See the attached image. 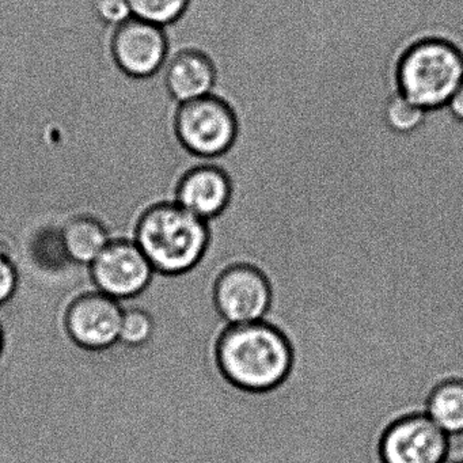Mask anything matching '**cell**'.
I'll return each instance as SVG.
<instances>
[{
	"instance_id": "obj_16",
	"label": "cell",
	"mask_w": 463,
	"mask_h": 463,
	"mask_svg": "<svg viewBox=\"0 0 463 463\" xmlns=\"http://www.w3.org/2000/svg\"><path fill=\"white\" fill-rule=\"evenodd\" d=\"M425 112L427 110L411 104V101L403 99L398 90H395L387 99L384 118L392 131L408 134L424 121Z\"/></svg>"
},
{
	"instance_id": "obj_15",
	"label": "cell",
	"mask_w": 463,
	"mask_h": 463,
	"mask_svg": "<svg viewBox=\"0 0 463 463\" xmlns=\"http://www.w3.org/2000/svg\"><path fill=\"white\" fill-rule=\"evenodd\" d=\"M118 343L128 346H143L150 343L156 333V322L150 313L140 307H123Z\"/></svg>"
},
{
	"instance_id": "obj_3",
	"label": "cell",
	"mask_w": 463,
	"mask_h": 463,
	"mask_svg": "<svg viewBox=\"0 0 463 463\" xmlns=\"http://www.w3.org/2000/svg\"><path fill=\"white\" fill-rule=\"evenodd\" d=\"M462 82L463 52L447 40H419L398 61V93L427 112L447 107Z\"/></svg>"
},
{
	"instance_id": "obj_2",
	"label": "cell",
	"mask_w": 463,
	"mask_h": 463,
	"mask_svg": "<svg viewBox=\"0 0 463 463\" xmlns=\"http://www.w3.org/2000/svg\"><path fill=\"white\" fill-rule=\"evenodd\" d=\"M208 222L175 202L159 203L145 211L135 229L134 241L154 272L178 276L191 272L210 246Z\"/></svg>"
},
{
	"instance_id": "obj_11",
	"label": "cell",
	"mask_w": 463,
	"mask_h": 463,
	"mask_svg": "<svg viewBox=\"0 0 463 463\" xmlns=\"http://www.w3.org/2000/svg\"><path fill=\"white\" fill-rule=\"evenodd\" d=\"M165 83L178 104L211 96L216 86L215 64L210 56L194 48L169 50Z\"/></svg>"
},
{
	"instance_id": "obj_21",
	"label": "cell",
	"mask_w": 463,
	"mask_h": 463,
	"mask_svg": "<svg viewBox=\"0 0 463 463\" xmlns=\"http://www.w3.org/2000/svg\"><path fill=\"white\" fill-rule=\"evenodd\" d=\"M449 463H463V457L459 458V459L451 460Z\"/></svg>"
},
{
	"instance_id": "obj_8",
	"label": "cell",
	"mask_w": 463,
	"mask_h": 463,
	"mask_svg": "<svg viewBox=\"0 0 463 463\" xmlns=\"http://www.w3.org/2000/svg\"><path fill=\"white\" fill-rule=\"evenodd\" d=\"M123 314L120 300L94 289L70 303L64 314V327L80 348L104 351L118 343Z\"/></svg>"
},
{
	"instance_id": "obj_6",
	"label": "cell",
	"mask_w": 463,
	"mask_h": 463,
	"mask_svg": "<svg viewBox=\"0 0 463 463\" xmlns=\"http://www.w3.org/2000/svg\"><path fill=\"white\" fill-rule=\"evenodd\" d=\"M451 438L425 411L406 414L382 433L381 463H449Z\"/></svg>"
},
{
	"instance_id": "obj_17",
	"label": "cell",
	"mask_w": 463,
	"mask_h": 463,
	"mask_svg": "<svg viewBox=\"0 0 463 463\" xmlns=\"http://www.w3.org/2000/svg\"><path fill=\"white\" fill-rule=\"evenodd\" d=\"M97 17L110 26H118L132 17L129 0H93Z\"/></svg>"
},
{
	"instance_id": "obj_4",
	"label": "cell",
	"mask_w": 463,
	"mask_h": 463,
	"mask_svg": "<svg viewBox=\"0 0 463 463\" xmlns=\"http://www.w3.org/2000/svg\"><path fill=\"white\" fill-rule=\"evenodd\" d=\"M175 127L183 147L203 159L229 153L238 137L234 110L215 94L178 105Z\"/></svg>"
},
{
	"instance_id": "obj_7",
	"label": "cell",
	"mask_w": 463,
	"mask_h": 463,
	"mask_svg": "<svg viewBox=\"0 0 463 463\" xmlns=\"http://www.w3.org/2000/svg\"><path fill=\"white\" fill-rule=\"evenodd\" d=\"M97 291L118 300L132 299L146 291L154 269L134 240H112L89 265Z\"/></svg>"
},
{
	"instance_id": "obj_5",
	"label": "cell",
	"mask_w": 463,
	"mask_h": 463,
	"mask_svg": "<svg viewBox=\"0 0 463 463\" xmlns=\"http://www.w3.org/2000/svg\"><path fill=\"white\" fill-rule=\"evenodd\" d=\"M272 303V286L265 273L254 265H230L213 284V306L226 325L262 321L269 314Z\"/></svg>"
},
{
	"instance_id": "obj_14",
	"label": "cell",
	"mask_w": 463,
	"mask_h": 463,
	"mask_svg": "<svg viewBox=\"0 0 463 463\" xmlns=\"http://www.w3.org/2000/svg\"><path fill=\"white\" fill-rule=\"evenodd\" d=\"M189 4L191 0H129L132 17L162 28L177 23L185 14Z\"/></svg>"
},
{
	"instance_id": "obj_20",
	"label": "cell",
	"mask_w": 463,
	"mask_h": 463,
	"mask_svg": "<svg viewBox=\"0 0 463 463\" xmlns=\"http://www.w3.org/2000/svg\"><path fill=\"white\" fill-rule=\"evenodd\" d=\"M4 346H5V333H4V327H2V325H0V356H2V352H4Z\"/></svg>"
},
{
	"instance_id": "obj_13",
	"label": "cell",
	"mask_w": 463,
	"mask_h": 463,
	"mask_svg": "<svg viewBox=\"0 0 463 463\" xmlns=\"http://www.w3.org/2000/svg\"><path fill=\"white\" fill-rule=\"evenodd\" d=\"M424 411L449 438L463 436L462 379H447L436 384L428 395Z\"/></svg>"
},
{
	"instance_id": "obj_18",
	"label": "cell",
	"mask_w": 463,
	"mask_h": 463,
	"mask_svg": "<svg viewBox=\"0 0 463 463\" xmlns=\"http://www.w3.org/2000/svg\"><path fill=\"white\" fill-rule=\"evenodd\" d=\"M17 268L6 254L0 253V307L7 305L18 288Z\"/></svg>"
},
{
	"instance_id": "obj_9",
	"label": "cell",
	"mask_w": 463,
	"mask_h": 463,
	"mask_svg": "<svg viewBox=\"0 0 463 463\" xmlns=\"http://www.w3.org/2000/svg\"><path fill=\"white\" fill-rule=\"evenodd\" d=\"M112 53L118 66L129 77L148 78L164 69L169 43L162 26L131 17L116 26Z\"/></svg>"
},
{
	"instance_id": "obj_12",
	"label": "cell",
	"mask_w": 463,
	"mask_h": 463,
	"mask_svg": "<svg viewBox=\"0 0 463 463\" xmlns=\"http://www.w3.org/2000/svg\"><path fill=\"white\" fill-rule=\"evenodd\" d=\"M110 241L109 230L94 216H74L61 229L64 253L75 264L86 267L101 254Z\"/></svg>"
},
{
	"instance_id": "obj_10",
	"label": "cell",
	"mask_w": 463,
	"mask_h": 463,
	"mask_svg": "<svg viewBox=\"0 0 463 463\" xmlns=\"http://www.w3.org/2000/svg\"><path fill=\"white\" fill-rule=\"evenodd\" d=\"M232 184L222 167L204 159L184 175L175 202L205 222L219 218L232 203Z\"/></svg>"
},
{
	"instance_id": "obj_19",
	"label": "cell",
	"mask_w": 463,
	"mask_h": 463,
	"mask_svg": "<svg viewBox=\"0 0 463 463\" xmlns=\"http://www.w3.org/2000/svg\"><path fill=\"white\" fill-rule=\"evenodd\" d=\"M447 107H449L452 116H454L457 120L462 121L463 123V82L460 83L459 88L455 91L454 96L449 99Z\"/></svg>"
},
{
	"instance_id": "obj_1",
	"label": "cell",
	"mask_w": 463,
	"mask_h": 463,
	"mask_svg": "<svg viewBox=\"0 0 463 463\" xmlns=\"http://www.w3.org/2000/svg\"><path fill=\"white\" fill-rule=\"evenodd\" d=\"M215 362L224 381L235 389L265 394L288 378L294 349L287 335L267 319L227 325L216 341Z\"/></svg>"
},
{
	"instance_id": "obj_22",
	"label": "cell",
	"mask_w": 463,
	"mask_h": 463,
	"mask_svg": "<svg viewBox=\"0 0 463 463\" xmlns=\"http://www.w3.org/2000/svg\"><path fill=\"white\" fill-rule=\"evenodd\" d=\"M178 352H180V351H178ZM189 367H191V365H189ZM192 371H194V370H192ZM194 376H196V375H194ZM196 379H197V376H196ZM197 381H199V379H197ZM199 384H200V382H199ZM200 389H202V386H200ZM202 405H203V390H202Z\"/></svg>"
}]
</instances>
